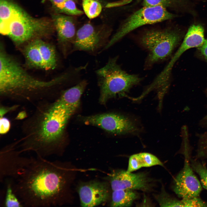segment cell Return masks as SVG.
I'll return each mask as SVG.
<instances>
[{
  "label": "cell",
  "instance_id": "1",
  "mask_svg": "<svg viewBox=\"0 0 207 207\" xmlns=\"http://www.w3.org/2000/svg\"><path fill=\"white\" fill-rule=\"evenodd\" d=\"M58 162L37 156L30 161L13 187L23 207L55 206L61 203L66 179L64 170Z\"/></svg>",
  "mask_w": 207,
  "mask_h": 207
},
{
  "label": "cell",
  "instance_id": "2",
  "mask_svg": "<svg viewBox=\"0 0 207 207\" xmlns=\"http://www.w3.org/2000/svg\"><path fill=\"white\" fill-rule=\"evenodd\" d=\"M57 101L39 108L31 118L24 137L17 143L21 153L34 152L44 158L58 154L65 127L72 114Z\"/></svg>",
  "mask_w": 207,
  "mask_h": 207
},
{
  "label": "cell",
  "instance_id": "3",
  "mask_svg": "<svg viewBox=\"0 0 207 207\" xmlns=\"http://www.w3.org/2000/svg\"><path fill=\"white\" fill-rule=\"evenodd\" d=\"M64 73L49 81L35 78L8 54L2 44L0 47V93L3 97L30 100L35 92L66 81Z\"/></svg>",
  "mask_w": 207,
  "mask_h": 207
},
{
  "label": "cell",
  "instance_id": "4",
  "mask_svg": "<svg viewBox=\"0 0 207 207\" xmlns=\"http://www.w3.org/2000/svg\"><path fill=\"white\" fill-rule=\"evenodd\" d=\"M117 56L110 58L106 64L96 71L100 89L99 103L105 104L117 97H127L126 93L142 78L122 69L117 62Z\"/></svg>",
  "mask_w": 207,
  "mask_h": 207
},
{
  "label": "cell",
  "instance_id": "5",
  "mask_svg": "<svg viewBox=\"0 0 207 207\" xmlns=\"http://www.w3.org/2000/svg\"><path fill=\"white\" fill-rule=\"evenodd\" d=\"M54 28L51 20L33 17L24 10L0 24L1 33L9 37L17 46L48 35Z\"/></svg>",
  "mask_w": 207,
  "mask_h": 207
},
{
  "label": "cell",
  "instance_id": "6",
  "mask_svg": "<svg viewBox=\"0 0 207 207\" xmlns=\"http://www.w3.org/2000/svg\"><path fill=\"white\" fill-rule=\"evenodd\" d=\"M183 37L182 31L177 28L152 30L144 32L139 43L148 53L145 67L150 68L169 57Z\"/></svg>",
  "mask_w": 207,
  "mask_h": 207
},
{
  "label": "cell",
  "instance_id": "7",
  "mask_svg": "<svg viewBox=\"0 0 207 207\" xmlns=\"http://www.w3.org/2000/svg\"><path fill=\"white\" fill-rule=\"evenodd\" d=\"M176 16L162 6H144L134 12L112 37L103 51L111 47L127 34L140 26L172 19Z\"/></svg>",
  "mask_w": 207,
  "mask_h": 207
},
{
  "label": "cell",
  "instance_id": "8",
  "mask_svg": "<svg viewBox=\"0 0 207 207\" xmlns=\"http://www.w3.org/2000/svg\"><path fill=\"white\" fill-rule=\"evenodd\" d=\"M188 141H184V165L174 179L172 189L181 199L199 197L202 190L200 182L195 174L191 165Z\"/></svg>",
  "mask_w": 207,
  "mask_h": 207
},
{
  "label": "cell",
  "instance_id": "9",
  "mask_svg": "<svg viewBox=\"0 0 207 207\" xmlns=\"http://www.w3.org/2000/svg\"><path fill=\"white\" fill-rule=\"evenodd\" d=\"M85 124L99 127L115 135L135 133L139 129L133 120L122 115L105 113L80 117Z\"/></svg>",
  "mask_w": 207,
  "mask_h": 207
},
{
  "label": "cell",
  "instance_id": "10",
  "mask_svg": "<svg viewBox=\"0 0 207 207\" xmlns=\"http://www.w3.org/2000/svg\"><path fill=\"white\" fill-rule=\"evenodd\" d=\"M110 31L98 29L89 23L82 26L76 32L72 52L83 51L94 53L102 50L108 43Z\"/></svg>",
  "mask_w": 207,
  "mask_h": 207
},
{
  "label": "cell",
  "instance_id": "11",
  "mask_svg": "<svg viewBox=\"0 0 207 207\" xmlns=\"http://www.w3.org/2000/svg\"><path fill=\"white\" fill-rule=\"evenodd\" d=\"M14 143L3 148L0 152V181L16 179L28 163L30 157L21 155Z\"/></svg>",
  "mask_w": 207,
  "mask_h": 207
},
{
  "label": "cell",
  "instance_id": "12",
  "mask_svg": "<svg viewBox=\"0 0 207 207\" xmlns=\"http://www.w3.org/2000/svg\"><path fill=\"white\" fill-rule=\"evenodd\" d=\"M51 20L62 52L67 56L72 52L77 31L74 20L71 16L58 13L53 14Z\"/></svg>",
  "mask_w": 207,
  "mask_h": 207
},
{
  "label": "cell",
  "instance_id": "13",
  "mask_svg": "<svg viewBox=\"0 0 207 207\" xmlns=\"http://www.w3.org/2000/svg\"><path fill=\"white\" fill-rule=\"evenodd\" d=\"M150 179L144 173H134L120 170L114 172L110 177L113 191L121 189L147 191L150 187Z\"/></svg>",
  "mask_w": 207,
  "mask_h": 207
},
{
  "label": "cell",
  "instance_id": "14",
  "mask_svg": "<svg viewBox=\"0 0 207 207\" xmlns=\"http://www.w3.org/2000/svg\"><path fill=\"white\" fill-rule=\"evenodd\" d=\"M80 205L94 207L105 201L109 195L107 185L104 183L92 181L81 185L78 189Z\"/></svg>",
  "mask_w": 207,
  "mask_h": 207
},
{
  "label": "cell",
  "instance_id": "15",
  "mask_svg": "<svg viewBox=\"0 0 207 207\" xmlns=\"http://www.w3.org/2000/svg\"><path fill=\"white\" fill-rule=\"evenodd\" d=\"M205 40L204 29L202 26L193 24L190 26L179 49L162 72L165 74L171 73L174 64L185 52L191 48L200 47Z\"/></svg>",
  "mask_w": 207,
  "mask_h": 207
},
{
  "label": "cell",
  "instance_id": "16",
  "mask_svg": "<svg viewBox=\"0 0 207 207\" xmlns=\"http://www.w3.org/2000/svg\"><path fill=\"white\" fill-rule=\"evenodd\" d=\"M87 83V80H83L64 90L57 101L73 115L80 106L81 97Z\"/></svg>",
  "mask_w": 207,
  "mask_h": 207
},
{
  "label": "cell",
  "instance_id": "17",
  "mask_svg": "<svg viewBox=\"0 0 207 207\" xmlns=\"http://www.w3.org/2000/svg\"><path fill=\"white\" fill-rule=\"evenodd\" d=\"M156 165L163 166L161 162L154 155L148 153H141L130 157L126 171L132 172L142 167Z\"/></svg>",
  "mask_w": 207,
  "mask_h": 207
},
{
  "label": "cell",
  "instance_id": "18",
  "mask_svg": "<svg viewBox=\"0 0 207 207\" xmlns=\"http://www.w3.org/2000/svg\"><path fill=\"white\" fill-rule=\"evenodd\" d=\"M23 53L25 64L31 68L44 69L40 51L34 39L28 42L24 47Z\"/></svg>",
  "mask_w": 207,
  "mask_h": 207
},
{
  "label": "cell",
  "instance_id": "19",
  "mask_svg": "<svg viewBox=\"0 0 207 207\" xmlns=\"http://www.w3.org/2000/svg\"><path fill=\"white\" fill-rule=\"evenodd\" d=\"M34 40L43 60L44 69H54L57 65V57L55 48L50 44L40 38Z\"/></svg>",
  "mask_w": 207,
  "mask_h": 207
},
{
  "label": "cell",
  "instance_id": "20",
  "mask_svg": "<svg viewBox=\"0 0 207 207\" xmlns=\"http://www.w3.org/2000/svg\"><path fill=\"white\" fill-rule=\"evenodd\" d=\"M112 207H129L137 199L138 195L133 190L127 189L113 191Z\"/></svg>",
  "mask_w": 207,
  "mask_h": 207
},
{
  "label": "cell",
  "instance_id": "21",
  "mask_svg": "<svg viewBox=\"0 0 207 207\" xmlns=\"http://www.w3.org/2000/svg\"><path fill=\"white\" fill-rule=\"evenodd\" d=\"M24 10L12 0H0V24L6 23Z\"/></svg>",
  "mask_w": 207,
  "mask_h": 207
},
{
  "label": "cell",
  "instance_id": "22",
  "mask_svg": "<svg viewBox=\"0 0 207 207\" xmlns=\"http://www.w3.org/2000/svg\"><path fill=\"white\" fill-rule=\"evenodd\" d=\"M5 180V188L2 203L3 206L5 207H23L14 189L13 179L7 178Z\"/></svg>",
  "mask_w": 207,
  "mask_h": 207
},
{
  "label": "cell",
  "instance_id": "23",
  "mask_svg": "<svg viewBox=\"0 0 207 207\" xmlns=\"http://www.w3.org/2000/svg\"><path fill=\"white\" fill-rule=\"evenodd\" d=\"M155 198L161 207H186L187 200H181L173 198L163 190L161 193L155 196Z\"/></svg>",
  "mask_w": 207,
  "mask_h": 207
},
{
  "label": "cell",
  "instance_id": "24",
  "mask_svg": "<svg viewBox=\"0 0 207 207\" xmlns=\"http://www.w3.org/2000/svg\"><path fill=\"white\" fill-rule=\"evenodd\" d=\"M75 1L74 0H67L53 9L56 13L70 16L82 15L83 12L77 7Z\"/></svg>",
  "mask_w": 207,
  "mask_h": 207
},
{
  "label": "cell",
  "instance_id": "25",
  "mask_svg": "<svg viewBox=\"0 0 207 207\" xmlns=\"http://www.w3.org/2000/svg\"><path fill=\"white\" fill-rule=\"evenodd\" d=\"M82 6L86 15L91 19L97 17L102 9L101 2L97 0H83Z\"/></svg>",
  "mask_w": 207,
  "mask_h": 207
},
{
  "label": "cell",
  "instance_id": "26",
  "mask_svg": "<svg viewBox=\"0 0 207 207\" xmlns=\"http://www.w3.org/2000/svg\"><path fill=\"white\" fill-rule=\"evenodd\" d=\"M186 0H143L144 6H160L167 7L183 8L186 5Z\"/></svg>",
  "mask_w": 207,
  "mask_h": 207
},
{
  "label": "cell",
  "instance_id": "27",
  "mask_svg": "<svg viewBox=\"0 0 207 207\" xmlns=\"http://www.w3.org/2000/svg\"><path fill=\"white\" fill-rule=\"evenodd\" d=\"M190 162L193 170L200 177L202 186L207 190V168L206 164L197 159L190 158Z\"/></svg>",
  "mask_w": 207,
  "mask_h": 207
},
{
  "label": "cell",
  "instance_id": "28",
  "mask_svg": "<svg viewBox=\"0 0 207 207\" xmlns=\"http://www.w3.org/2000/svg\"><path fill=\"white\" fill-rule=\"evenodd\" d=\"M196 154L200 159L207 160V133L200 137Z\"/></svg>",
  "mask_w": 207,
  "mask_h": 207
},
{
  "label": "cell",
  "instance_id": "29",
  "mask_svg": "<svg viewBox=\"0 0 207 207\" xmlns=\"http://www.w3.org/2000/svg\"><path fill=\"white\" fill-rule=\"evenodd\" d=\"M10 127L9 120L3 116L0 117V134L3 135L7 133L9 131Z\"/></svg>",
  "mask_w": 207,
  "mask_h": 207
},
{
  "label": "cell",
  "instance_id": "30",
  "mask_svg": "<svg viewBox=\"0 0 207 207\" xmlns=\"http://www.w3.org/2000/svg\"><path fill=\"white\" fill-rule=\"evenodd\" d=\"M197 48L198 56L207 62V39H205L202 45Z\"/></svg>",
  "mask_w": 207,
  "mask_h": 207
},
{
  "label": "cell",
  "instance_id": "31",
  "mask_svg": "<svg viewBox=\"0 0 207 207\" xmlns=\"http://www.w3.org/2000/svg\"><path fill=\"white\" fill-rule=\"evenodd\" d=\"M128 0H122L114 2L108 3L106 4L105 7L107 8L115 7L121 6L127 3Z\"/></svg>",
  "mask_w": 207,
  "mask_h": 207
},
{
  "label": "cell",
  "instance_id": "32",
  "mask_svg": "<svg viewBox=\"0 0 207 207\" xmlns=\"http://www.w3.org/2000/svg\"><path fill=\"white\" fill-rule=\"evenodd\" d=\"M67 0H41V2L44 3L46 1L50 2L53 8L60 5ZM75 1L76 0H74Z\"/></svg>",
  "mask_w": 207,
  "mask_h": 207
},
{
  "label": "cell",
  "instance_id": "33",
  "mask_svg": "<svg viewBox=\"0 0 207 207\" xmlns=\"http://www.w3.org/2000/svg\"><path fill=\"white\" fill-rule=\"evenodd\" d=\"M206 93H207V91H206ZM205 118L206 119V120H207V115H206V116L205 117Z\"/></svg>",
  "mask_w": 207,
  "mask_h": 207
},
{
  "label": "cell",
  "instance_id": "34",
  "mask_svg": "<svg viewBox=\"0 0 207 207\" xmlns=\"http://www.w3.org/2000/svg\"><path fill=\"white\" fill-rule=\"evenodd\" d=\"M195 0L200 1L203 0Z\"/></svg>",
  "mask_w": 207,
  "mask_h": 207
}]
</instances>
